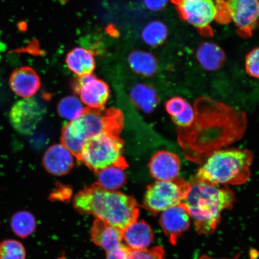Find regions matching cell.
Segmentation results:
<instances>
[{
	"mask_svg": "<svg viewBox=\"0 0 259 259\" xmlns=\"http://www.w3.org/2000/svg\"><path fill=\"white\" fill-rule=\"evenodd\" d=\"M131 69L142 76L150 77L157 73L158 61L151 52L136 50L131 52L128 57Z\"/></svg>",
	"mask_w": 259,
	"mask_h": 259,
	"instance_id": "obj_20",
	"label": "cell"
},
{
	"mask_svg": "<svg viewBox=\"0 0 259 259\" xmlns=\"http://www.w3.org/2000/svg\"><path fill=\"white\" fill-rule=\"evenodd\" d=\"M226 5L238 33L250 37L258 23V0H228Z\"/></svg>",
	"mask_w": 259,
	"mask_h": 259,
	"instance_id": "obj_11",
	"label": "cell"
},
{
	"mask_svg": "<svg viewBox=\"0 0 259 259\" xmlns=\"http://www.w3.org/2000/svg\"><path fill=\"white\" fill-rule=\"evenodd\" d=\"M9 84L16 95L25 99L33 97L38 92L41 81L33 69L24 66L18 68L11 73Z\"/></svg>",
	"mask_w": 259,
	"mask_h": 259,
	"instance_id": "obj_15",
	"label": "cell"
},
{
	"mask_svg": "<svg viewBox=\"0 0 259 259\" xmlns=\"http://www.w3.org/2000/svg\"><path fill=\"white\" fill-rule=\"evenodd\" d=\"M73 89L87 108L103 109L108 101L110 90L108 84L97 79L93 74L78 77L73 82Z\"/></svg>",
	"mask_w": 259,
	"mask_h": 259,
	"instance_id": "obj_10",
	"label": "cell"
},
{
	"mask_svg": "<svg viewBox=\"0 0 259 259\" xmlns=\"http://www.w3.org/2000/svg\"><path fill=\"white\" fill-rule=\"evenodd\" d=\"M258 48H254L245 57V70L249 76L258 79L259 73Z\"/></svg>",
	"mask_w": 259,
	"mask_h": 259,
	"instance_id": "obj_29",
	"label": "cell"
},
{
	"mask_svg": "<svg viewBox=\"0 0 259 259\" xmlns=\"http://www.w3.org/2000/svg\"><path fill=\"white\" fill-rule=\"evenodd\" d=\"M169 31L166 24L158 20L149 22L141 32V37L149 46L157 47L167 40Z\"/></svg>",
	"mask_w": 259,
	"mask_h": 259,
	"instance_id": "obj_23",
	"label": "cell"
},
{
	"mask_svg": "<svg viewBox=\"0 0 259 259\" xmlns=\"http://www.w3.org/2000/svg\"><path fill=\"white\" fill-rule=\"evenodd\" d=\"M253 159V153L247 149L219 150L207 158L193 180L214 186L242 185L250 177Z\"/></svg>",
	"mask_w": 259,
	"mask_h": 259,
	"instance_id": "obj_4",
	"label": "cell"
},
{
	"mask_svg": "<svg viewBox=\"0 0 259 259\" xmlns=\"http://www.w3.org/2000/svg\"><path fill=\"white\" fill-rule=\"evenodd\" d=\"M190 189V183L183 178L156 181L149 185L144 195L143 207L155 213L183 203Z\"/></svg>",
	"mask_w": 259,
	"mask_h": 259,
	"instance_id": "obj_7",
	"label": "cell"
},
{
	"mask_svg": "<svg viewBox=\"0 0 259 259\" xmlns=\"http://www.w3.org/2000/svg\"><path fill=\"white\" fill-rule=\"evenodd\" d=\"M190 219L183 203L162 211L160 225L171 244H176L177 239L189 229Z\"/></svg>",
	"mask_w": 259,
	"mask_h": 259,
	"instance_id": "obj_12",
	"label": "cell"
},
{
	"mask_svg": "<svg viewBox=\"0 0 259 259\" xmlns=\"http://www.w3.org/2000/svg\"><path fill=\"white\" fill-rule=\"evenodd\" d=\"M149 169L152 177L157 181H172L179 176L181 160L176 154L161 150L151 157Z\"/></svg>",
	"mask_w": 259,
	"mask_h": 259,
	"instance_id": "obj_13",
	"label": "cell"
},
{
	"mask_svg": "<svg viewBox=\"0 0 259 259\" xmlns=\"http://www.w3.org/2000/svg\"><path fill=\"white\" fill-rule=\"evenodd\" d=\"M183 203L185 205L197 232L210 235L214 232L221 219L222 213L231 209L235 196L228 188L192 180Z\"/></svg>",
	"mask_w": 259,
	"mask_h": 259,
	"instance_id": "obj_3",
	"label": "cell"
},
{
	"mask_svg": "<svg viewBox=\"0 0 259 259\" xmlns=\"http://www.w3.org/2000/svg\"><path fill=\"white\" fill-rule=\"evenodd\" d=\"M73 204L77 212L92 215L121 231L137 221L139 214V205L134 197L107 190L97 183L77 193Z\"/></svg>",
	"mask_w": 259,
	"mask_h": 259,
	"instance_id": "obj_2",
	"label": "cell"
},
{
	"mask_svg": "<svg viewBox=\"0 0 259 259\" xmlns=\"http://www.w3.org/2000/svg\"><path fill=\"white\" fill-rule=\"evenodd\" d=\"M129 259H164V249L155 247L142 250H132Z\"/></svg>",
	"mask_w": 259,
	"mask_h": 259,
	"instance_id": "obj_28",
	"label": "cell"
},
{
	"mask_svg": "<svg viewBox=\"0 0 259 259\" xmlns=\"http://www.w3.org/2000/svg\"><path fill=\"white\" fill-rule=\"evenodd\" d=\"M124 127V116L116 108H88L83 114L68 122L63 128L61 144L78 157L89 139L104 133L120 134Z\"/></svg>",
	"mask_w": 259,
	"mask_h": 259,
	"instance_id": "obj_5",
	"label": "cell"
},
{
	"mask_svg": "<svg viewBox=\"0 0 259 259\" xmlns=\"http://www.w3.org/2000/svg\"><path fill=\"white\" fill-rule=\"evenodd\" d=\"M196 55L200 66L209 72L218 70L226 61L225 51L213 42H202L197 48Z\"/></svg>",
	"mask_w": 259,
	"mask_h": 259,
	"instance_id": "obj_19",
	"label": "cell"
},
{
	"mask_svg": "<svg viewBox=\"0 0 259 259\" xmlns=\"http://www.w3.org/2000/svg\"><path fill=\"white\" fill-rule=\"evenodd\" d=\"M132 250L127 245L122 244L119 247L106 251V259H129Z\"/></svg>",
	"mask_w": 259,
	"mask_h": 259,
	"instance_id": "obj_31",
	"label": "cell"
},
{
	"mask_svg": "<svg viewBox=\"0 0 259 259\" xmlns=\"http://www.w3.org/2000/svg\"><path fill=\"white\" fill-rule=\"evenodd\" d=\"M124 170L122 167L116 166L106 167L97 172V183L109 191L121 189L127 180Z\"/></svg>",
	"mask_w": 259,
	"mask_h": 259,
	"instance_id": "obj_22",
	"label": "cell"
},
{
	"mask_svg": "<svg viewBox=\"0 0 259 259\" xmlns=\"http://www.w3.org/2000/svg\"><path fill=\"white\" fill-rule=\"evenodd\" d=\"M194 118V109L193 106L191 105L182 114L175 116V117H171L175 124L178 126V127L181 128L189 127L193 121Z\"/></svg>",
	"mask_w": 259,
	"mask_h": 259,
	"instance_id": "obj_30",
	"label": "cell"
},
{
	"mask_svg": "<svg viewBox=\"0 0 259 259\" xmlns=\"http://www.w3.org/2000/svg\"><path fill=\"white\" fill-rule=\"evenodd\" d=\"M190 105V103L182 97H175L167 100L166 109L171 117H175L182 114Z\"/></svg>",
	"mask_w": 259,
	"mask_h": 259,
	"instance_id": "obj_27",
	"label": "cell"
},
{
	"mask_svg": "<svg viewBox=\"0 0 259 259\" xmlns=\"http://www.w3.org/2000/svg\"><path fill=\"white\" fill-rule=\"evenodd\" d=\"M122 240L132 250L147 249L154 240V233L147 223L140 220L132 223L122 231Z\"/></svg>",
	"mask_w": 259,
	"mask_h": 259,
	"instance_id": "obj_16",
	"label": "cell"
},
{
	"mask_svg": "<svg viewBox=\"0 0 259 259\" xmlns=\"http://www.w3.org/2000/svg\"><path fill=\"white\" fill-rule=\"evenodd\" d=\"M144 2L146 8L148 10L158 12L166 7L169 0H144Z\"/></svg>",
	"mask_w": 259,
	"mask_h": 259,
	"instance_id": "obj_32",
	"label": "cell"
},
{
	"mask_svg": "<svg viewBox=\"0 0 259 259\" xmlns=\"http://www.w3.org/2000/svg\"><path fill=\"white\" fill-rule=\"evenodd\" d=\"M130 97L137 108L147 113L153 112L160 102L156 91L147 84L135 85L131 90Z\"/></svg>",
	"mask_w": 259,
	"mask_h": 259,
	"instance_id": "obj_21",
	"label": "cell"
},
{
	"mask_svg": "<svg viewBox=\"0 0 259 259\" xmlns=\"http://www.w3.org/2000/svg\"><path fill=\"white\" fill-rule=\"evenodd\" d=\"M199 259H217L208 256V255H204L202 256L199 258ZM219 259H226V258H219Z\"/></svg>",
	"mask_w": 259,
	"mask_h": 259,
	"instance_id": "obj_33",
	"label": "cell"
},
{
	"mask_svg": "<svg viewBox=\"0 0 259 259\" xmlns=\"http://www.w3.org/2000/svg\"><path fill=\"white\" fill-rule=\"evenodd\" d=\"M178 15L200 33L213 35L210 24L215 20L218 8L213 0H170Z\"/></svg>",
	"mask_w": 259,
	"mask_h": 259,
	"instance_id": "obj_8",
	"label": "cell"
},
{
	"mask_svg": "<svg viewBox=\"0 0 259 259\" xmlns=\"http://www.w3.org/2000/svg\"><path fill=\"white\" fill-rule=\"evenodd\" d=\"M11 228L14 234L19 237L25 238L34 232L36 222L34 216L27 211H20L12 217Z\"/></svg>",
	"mask_w": 259,
	"mask_h": 259,
	"instance_id": "obj_25",
	"label": "cell"
},
{
	"mask_svg": "<svg viewBox=\"0 0 259 259\" xmlns=\"http://www.w3.org/2000/svg\"><path fill=\"white\" fill-rule=\"evenodd\" d=\"M65 61L67 67L78 77L93 74L96 68L93 54L84 48H73L67 54Z\"/></svg>",
	"mask_w": 259,
	"mask_h": 259,
	"instance_id": "obj_18",
	"label": "cell"
},
{
	"mask_svg": "<svg viewBox=\"0 0 259 259\" xmlns=\"http://www.w3.org/2000/svg\"><path fill=\"white\" fill-rule=\"evenodd\" d=\"M46 112L45 107L33 97L22 99L16 102L9 112V120L19 134H33Z\"/></svg>",
	"mask_w": 259,
	"mask_h": 259,
	"instance_id": "obj_9",
	"label": "cell"
},
{
	"mask_svg": "<svg viewBox=\"0 0 259 259\" xmlns=\"http://www.w3.org/2000/svg\"><path fill=\"white\" fill-rule=\"evenodd\" d=\"M91 237L95 244L106 251L122 244V231L102 220H95L91 229Z\"/></svg>",
	"mask_w": 259,
	"mask_h": 259,
	"instance_id": "obj_17",
	"label": "cell"
},
{
	"mask_svg": "<svg viewBox=\"0 0 259 259\" xmlns=\"http://www.w3.org/2000/svg\"><path fill=\"white\" fill-rule=\"evenodd\" d=\"M88 109L75 96L64 97L58 103V114L67 120L72 121L82 115Z\"/></svg>",
	"mask_w": 259,
	"mask_h": 259,
	"instance_id": "obj_24",
	"label": "cell"
},
{
	"mask_svg": "<svg viewBox=\"0 0 259 259\" xmlns=\"http://www.w3.org/2000/svg\"><path fill=\"white\" fill-rule=\"evenodd\" d=\"M74 155L62 144L51 146L45 151L43 164L49 173L63 176L69 173L74 166Z\"/></svg>",
	"mask_w": 259,
	"mask_h": 259,
	"instance_id": "obj_14",
	"label": "cell"
},
{
	"mask_svg": "<svg viewBox=\"0 0 259 259\" xmlns=\"http://www.w3.org/2000/svg\"><path fill=\"white\" fill-rule=\"evenodd\" d=\"M23 244L15 239H6L0 242V259H25Z\"/></svg>",
	"mask_w": 259,
	"mask_h": 259,
	"instance_id": "obj_26",
	"label": "cell"
},
{
	"mask_svg": "<svg viewBox=\"0 0 259 259\" xmlns=\"http://www.w3.org/2000/svg\"><path fill=\"white\" fill-rule=\"evenodd\" d=\"M119 133H104L89 139L83 145L77 160L90 169L99 171L111 166L128 167L123 153L124 141Z\"/></svg>",
	"mask_w": 259,
	"mask_h": 259,
	"instance_id": "obj_6",
	"label": "cell"
},
{
	"mask_svg": "<svg viewBox=\"0 0 259 259\" xmlns=\"http://www.w3.org/2000/svg\"><path fill=\"white\" fill-rule=\"evenodd\" d=\"M193 121L189 127H177V140L184 156L202 164L212 154L244 137L247 127L246 113L208 97L194 103Z\"/></svg>",
	"mask_w": 259,
	"mask_h": 259,
	"instance_id": "obj_1",
	"label": "cell"
}]
</instances>
